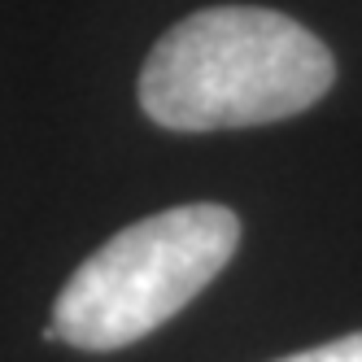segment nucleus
<instances>
[{
	"mask_svg": "<svg viewBox=\"0 0 362 362\" xmlns=\"http://www.w3.org/2000/svg\"><path fill=\"white\" fill-rule=\"evenodd\" d=\"M240 245L227 205H175L122 227L66 279L48 341L74 349H122L175 319Z\"/></svg>",
	"mask_w": 362,
	"mask_h": 362,
	"instance_id": "2",
	"label": "nucleus"
},
{
	"mask_svg": "<svg viewBox=\"0 0 362 362\" xmlns=\"http://www.w3.org/2000/svg\"><path fill=\"white\" fill-rule=\"evenodd\" d=\"M279 362H362V332H349L341 341H327V345H315V349H301V354H288Z\"/></svg>",
	"mask_w": 362,
	"mask_h": 362,
	"instance_id": "3",
	"label": "nucleus"
},
{
	"mask_svg": "<svg viewBox=\"0 0 362 362\" xmlns=\"http://www.w3.org/2000/svg\"><path fill=\"white\" fill-rule=\"evenodd\" d=\"M327 44L275 9L214 5L170 27L140 70V105L170 132L279 122L332 88Z\"/></svg>",
	"mask_w": 362,
	"mask_h": 362,
	"instance_id": "1",
	"label": "nucleus"
}]
</instances>
